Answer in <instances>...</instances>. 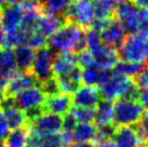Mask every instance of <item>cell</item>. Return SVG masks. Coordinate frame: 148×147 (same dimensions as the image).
Wrapping results in <instances>:
<instances>
[{"mask_svg":"<svg viewBox=\"0 0 148 147\" xmlns=\"http://www.w3.org/2000/svg\"><path fill=\"white\" fill-rule=\"evenodd\" d=\"M47 45L51 49L58 52H75L78 53L86 49V29L80 26L66 22L60 29L50 35Z\"/></svg>","mask_w":148,"mask_h":147,"instance_id":"6da1fadb","label":"cell"},{"mask_svg":"<svg viewBox=\"0 0 148 147\" xmlns=\"http://www.w3.org/2000/svg\"><path fill=\"white\" fill-rule=\"evenodd\" d=\"M147 37L140 33L127 36L117 49L119 58L127 62L147 63Z\"/></svg>","mask_w":148,"mask_h":147,"instance_id":"7a4b0ae2","label":"cell"},{"mask_svg":"<svg viewBox=\"0 0 148 147\" xmlns=\"http://www.w3.org/2000/svg\"><path fill=\"white\" fill-rule=\"evenodd\" d=\"M144 110V107L136 100L118 98L112 104V122L117 127L135 124Z\"/></svg>","mask_w":148,"mask_h":147,"instance_id":"3957f363","label":"cell"},{"mask_svg":"<svg viewBox=\"0 0 148 147\" xmlns=\"http://www.w3.org/2000/svg\"><path fill=\"white\" fill-rule=\"evenodd\" d=\"M66 22H70L83 29H89L94 23V10L92 0H74L64 13Z\"/></svg>","mask_w":148,"mask_h":147,"instance_id":"277c9868","label":"cell"},{"mask_svg":"<svg viewBox=\"0 0 148 147\" xmlns=\"http://www.w3.org/2000/svg\"><path fill=\"white\" fill-rule=\"evenodd\" d=\"M92 27L99 29L101 40L105 45L118 49L127 34L115 16L106 20H95Z\"/></svg>","mask_w":148,"mask_h":147,"instance_id":"5b68a950","label":"cell"},{"mask_svg":"<svg viewBox=\"0 0 148 147\" xmlns=\"http://www.w3.org/2000/svg\"><path fill=\"white\" fill-rule=\"evenodd\" d=\"M56 52L50 47L45 45L35 52L30 71L39 83L53 77V62Z\"/></svg>","mask_w":148,"mask_h":147,"instance_id":"8992f818","label":"cell"},{"mask_svg":"<svg viewBox=\"0 0 148 147\" xmlns=\"http://www.w3.org/2000/svg\"><path fill=\"white\" fill-rule=\"evenodd\" d=\"M30 131L37 133L40 136L48 134H54L62 131L63 118L62 116L52 113H42L28 123Z\"/></svg>","mask_w":148,"mask_h":147,"instance_id":"52a82bcc","label":"cell"},{"mask_svg":"<svg viewBox=\"0 0 148 147\" xmlns=\"http://www.w3.org/2000/svg\"><path fill=\"white\" fill-rule=\"evenodd\" d=\"M116 20L122 26L127 35L137 33L138 28V7L134 3H127L117 5L115 10Z\"/></svg>","mask_w":148,"mask_h":147,"instance_id":"ba28073f","label":"cell"},{"mask_svg":"<svg viewBox=\"0 0 148 147\" xmlns=\"http://www.w3.org/2000/svg\"><path fill=\"white\" fill-rule=\"evenodd\" d=\"M12 98L14 106H16L23 111H26L35 107L42 106L47 96L42 92L40 87L34 86L20 91Z\"/></svg>","mask_w":148,"mask_h":147,"instance_id":"9c48e42d","label":"cell"},{"mask_svg":"<svg viewBox=\"0 0 148 147\" xmlns=\"http://www.w3.org/2000/svg\"><path fill=\"white\" fill-rule=\"evenodd\" d=\"M39 84L40 83L38 82V80L32 74L30 70H26V71L17 70L16 73L9 79L2 95L14 96L20 91L25 90V89L34 86H39Z\"/></svg>","mask_w":148,"mask_h":147,"instance_id":"30bf717a","label":"cell"},{"mask_svg":"<svg viewBox=\"0 0 148 147\" xmlns=\"http://www.w3.org/2000/svg\"><path fill=\"white\" fill-rule=\"evenodd\" d=\"M101 100L102 98L99 94V88L93 86H86V84L79 87L71 96V102L77 107L95 108Z\"/></svg>","mask_w":148,"mask_h":147,"instance_id":"8fae6325","label":"cell"},{"mask_svg":"<svg viewBox=\"0 0 148 147\" xmlns=\"http://www.w3.org/2000/svg\"><path fill=\"white\" fill-rule=\"evenodd\" d=\"M82 68L83 69H81L82 82H84V84L86 86H93L97 88L106 81L112 71V69H107V68L102 67L96 62L83 66Z\"/></svg>","mask_w":148,"mask_h":147,"instance_id":"7c38bea8","label":"cell"},{"mask_svg":"<svg viewBox=\"0 0 148 147\" xmlns=\"http://www.w3.org/2000/svg\"><path fill=\"white\" fill-rule=\"evenodd\" d=\"M1 10V27L3 32H11L20 28L24 10L21 4H5Z\"/></svg>","mask_w":148,"mask_h":147,"instance_id":"4fadbf2b","label":"cell"},{"mask_svg":"<svg viewBox=\"0 0 148 147\" xmlns=\"http://www.w3.org/2000/svg\"><path fill=\"white\" fill-rule=\"evenodd\" d=\"M73 102H71V96L70 94L65 92H60V93L48 96L43 103V110L45 113H52L56 115H66L69 109L71 108Z\"/></svg>","mask_w":148,"mask_h":147,"instance_id":"5bb4252c","label":"cell"},{"mask_svg":"<svg viewBox=\"0 0 148 147\" xmlns=\"http://www.w3.org/2000/svg\"><path fill=\"white\" fill-rule=\"evenodd\" d=\"M79 67L78 56L75 52H58L53 62V76H62Z\"/></svg>","mask_w":148,"mask_h":147,"instance_id":"9a60e30c","label":"cell"},{"mask_svg":"<svg viewBox=\"0 0 148 147\" xmlns=\"http://www.w3.org/2000/svg\"><path fill=\"white\" fill-rule=\"evenodd\" d=\"M91 54L94 57V61L104 68L112 69L114 66L119 61L118 51L116 48L105 45L104 43L97 47L93 51H90Z\"/></svg>","mask_w":148,"mask_h":147,"instance_id":"2e32d148","label":"cell"},{"mask_svg":"<svg viewBox=\"0 0 148 147\" xmlns=\"http://www.w3.org/2000/svg\"><path fill=\"white\" fill-rule=\"evenodd\" d=\"M111 139L116 147H138L140 144L134 128L130 126L117 127Z\"/></svg>","mask_w":148,"mask_h":147,"instance_id":"e0dca14e","label":"cell"},{"mask_svg":"<svg viewBox=\"0 0 148 147\" xmlns=\"http://www.w3.org/2000/svg\"><path fill=\"white\" fill-rule=\"evenodd\" d=\"M66 23V20L64 15L60 14H53V13L45 12L42 13L39 21H38L37 28L41 32L45 37H49L55 33L58 29H60L63 25Z\"/></svg>","mask_w":148,"mask_h":147,"instance_id":"ac0fdd59","label":"cell"},{"mask_svg":"<svg viewBox=\"0 0 148 147\" xmlns=\"http://www.w3.org/2000/svg\"><path fill=\"white\" fill-rule=\"evenodd\" d=\"M75 142L78 143H94L97 139V127L93 122H77L73 130Z\"/></svg>","mask_w":148,"mask_h":147,"instance_id":"d6986e66","label":"cell"},{"mask_svg":"<svg viewBox=\"0 0 148 147\" xmlns=\"http://www.w3.org/2000/svg\"><path fill=\"white\" fill-rule=\"evenodd\" d=\"M55 79L58 80V83L62 92H65V93L68 94L74 93L82 82L80 66L75 68L74 70L69 71V73L65 74V75L58 76Z\"/></svg>","mask_w":148,"mask_h":147,"instance_id":"ffe728a7","label":"cell"},{"mask_svg":"<svg viewBox=\"0 0 148 147\" xmlns=\"http://www.w3.org/2000/svg\"><path fill=\"white\" fill-rule=\"evenodd\" d=\"M13 52L15 56L17 69L22 71L30 70L34 56H35V49L30 48L27 45H20L13 49Z\"/></svg>","mask_w":148,"mask_h":147,"instance_id":"44dd1931","label":"cell"},{"mask_svg":"<svg viewBox=\"0 0 148 147\" xmlns=\"http://www.w3.org/2000/svg\"><path fill=\"white\" fill-rule=\"evenodd\" d=\"M29 136L28 127L17 128L9 132L3 139L5 147H27Z\"/></svg>","mask_w":148,"mask_h":147,"instance_id":"7402d4cb","label":"cell"},{"mask_svg":"<svg viewBox=\"0 0 148 147\" xmlns=\"http://www.w3.org/2000/svg\"><path fill=\"white\" fill-rule=\"evenodd\" d=\"M2 110H3L4 116L7 118L8 124L11 130L28 126V120L26 118L25 113L20 108H17L16 106L12 105V106L2 108Z\"/></svg>","mask_w":148,"mask_h":147,"instance_id":"603a6c76","label":"cell"},{"mask_svg":"<svg viewBox=\"0 0 148 147\" xmlns=\"http://www.w3.org/2000/svg\"><path fill=\"white\" fill-rule=\"evenodd\" d=\"M93 121L96 127L112 122V102L106 101V100H101L99 104L95 106Z\"/></svg>","mask_w":148,"mask_h":147,"instance_id":"cb8c5ba5","label":"cell"},{"mask_svg":"<svg viewBox=\"0 0 148 147\" xmlns=\"http://www.w3.org/2000/svg\"><path fill=\"white\" fill-rule=\"evenodd\" d=\"M17 70L18 69L16 67L13 49L3 47V49L1 50V69H0V74L9 80Z\"/></svg>","mask_w":148,"mask_h":147,"instance_id":"d4e9b609","label":"cell"},{"mask_svg":"<svg viewBox=\"0 0 148 147\" xmlns=\"http://www.w3.org/2000/svg\"><path fill=\"white\" fill-rule=\"evenodd\" d=\"M146 63H140V62H127V61H118L117 64L114 66L112 70L118 74L124 75L127 77L135 78L144 68Z\"/></svg>","mask_w":148,"mask_h":147,"instance_id":"484cf974","label":"cell"},{"mask_svg":"<svg viewBox=\"0 0 148 147\" xmlns=\"http://www.w3.org/2000/svg\"><path fill=\"white\" fill-rule=\"evenodd\" d=\"M95 20H106L115 15L116 5L111 0H93Z\"/></svg>","mask_w":148,"mask_h":147,"instance_id":"4316f807","label":"cell"},{"mask_svg":"<svg viewBox=\"0 0 148 147\" xmlns=\"http://www.w3.org/2000/svg\"><path fill=\"white\" fill-rule=\"evenodd\" d=\"M74 0H41L42 9L45 12L64 15Z\"/></svg>","mask_w":148,"mask_h":147,"instance_id":"83f0119b","label":"cell"},{"mask_svg":"<svg viewBox=\"0 0 148 147\" xmlns=\"http://www.w3.org/2000/svg\"><path fill=\"white\" fill-rule=\"evenodd\" d=\"M136 135L140 139V144L148 143V109L144 110L140 119L134 126Z\"/></svg>","mask_w":148,"mask_h":147,"instance_id":"f1b7e54d","label":"cell"},{"mask_svg":"<svg viewBox=\"0 0 148 147\" xmlns=\"http://www.w3.org/2000/svg\"><path fill=\"white\" fill-rule=\"evenodd\" d=\"M69 113L75 117L77 122H92L94 119L95 108L90 107H71Z\"/></svg>","mask_w":148,"mask_h":147,"instance_id":"f546056e","label":"cell"},{"mask_svg":"<svg viewBox=\"0 0 148 147\" xmlns=\"http://www.w3.org/2000/svg\"><path fill=\"white\" fill-rule=\"evenodd\" d=\"M38 147H65L63 144L60 132L54 134H48L40 136Z\"/></svg>","mask_w":148,"mask_h":147,"instance_id":"4dcf8cb0","label":"cell"},{"mask_svg":"<svg viewBox=\"0 0 148 147\" xmlns=\"http://www.w3.org/2000/svg\"><path fill=\"white\" fill-rule=\"evenodd\" d=\"M40 89L42 90V92L45 93V95L48 98V96H52V95H55L61 92V89H60V86L58 83V80L54 77L50 78L48 80L41 82L40 84Z\"/></svg>","mask_w":148,"mask_h":147,"instance_id":"1f68e13d","label":"cell"},{"mask_svg":"<svg viewBox=\"0 0 148 147\" xmlns=\"http://www.w3.org/2000/svg\"><path fill=\"white\" fill-rule=\"evenodd\" d=\"M137 33L148 38V9L138 8V28Z\"/></svg>","mask_w":148,"mask_h":147,"instance_id":"d6a6232c","label":"cell"},{"mask_svg":"<svg viewBox=\"0 0 148 147\" xmlns=\"http://www.w3.org/2000/svg\"><path fill=\"white\" fill-rule=\"evenodd\" d=\"M134 80L140 89L148 91V63L145 64L144 68L134 78Z\"/></svg>","mask_w":148,"mask_h":147,"instance_id":"836d02e7","label":"cell"},{"mask_svg":"<svg viewBox=\"0 0 148 147\" xmlns=\"http://www.w3.org/2000/svg\"><path fill=\"white\" fill-rule=\"evenodd\" d=\"M77 56H78V63H79V66H86L89 65V64H92L94 61V57L93 55L91 54V52L89 50L86 49H83L81 50L80 52L77 53Z\"/></svg>","mask_w":148,"mask_h":147,"instance_id":"e575fe53","label":"cell"},{"mask_svg":"<svg viewBox=\"0 0 148 147\" xmlns=\"http://www.w3.org/2000/svg\"><path fill=\"white\" fill-rule=\"evenodd\" d=\"M65 117L63 118V131H68V132H73L74 128L77 124V120L75 119V117L70 114L69 111L66 115H64Z\"/></svg>","mask_w":148,"mask_h":147,"instance_id":"d590c367","label":"cell"},{"mask_svg":"<svg viewBox=\"0 0 148 147\" xmlns=\"http://www.w3.org/2000/svg\"><path fill=\"white\" fill-rule=\"evenodd\" d=\"M10 127L8 124V121H7V118L4 116V113L2 108H0V139L3 141L5 139V136L9 134L10 132Z\"/></svg>","mask_w":148,"mask_h":147,"instance_id":"8d00e7d4","label":"cell"},{"mask_svg":"<svg viewBox=\"0 0 148 147\" xmlns=\"http://www.w3.org/2000/svg\"><path fill=\"white\" fill-rule=\"evenodd\" d=\"M137 101L144 107V109H148V91L140 89V92L137 95Z\"/></svg>","mask_w":148,"mask_h":147,"instance_id":"74e56055","label":"cell"},{"mask_svg":"<svg viewBox=\"0 0 148 147\" xmlns=\"http://www.w3.org/2000/svg\"><path fill=\"white\" fill-rule=\"evenodd\" d=\"M96 147H116V145L112 142V139H106V141L99 142L96 144Z\"/></svg>","mask_w":148,"mask_h":147,"instance_id":"f35d334b","label":"cell"},{"mask_svg":"<svg viewBox=\"0 0 148 147\" xmlns=\"http://www.w3.org/2000/svg\"><path fill=\"white\" fill-rule=\"evenodd\" d=\"M8 81H9L8 79L0 74V94L3 93V91H4V89H5V87H7Z\"/></svg>","mask_w":148,"mask_h":147,"instance_id":"ab89813d","label":"cell"},{"mask_svg":"<svg viewBox=\"0 0 148 147\" xmlns=\"http://www.w3.org/2000/svg\"><path fill=\"white\" fill-rule=\"evenodd\" d=\"M133 2L138 8H147L148 9V0H133Z\"/></svg>","mask_w":148,"mask_h":147,"instance_id":"60d3db41","label":"cell"},{"mask_svg":"<svg viewBox=\"0 0 148 147\" xmlns=\"http://www.w3.org/2000/svg\"><path fill=\"white\" fill-rule=\"evenodd\" d=\"M69 147H96L94 143H73Z\"/></svg>","mask_w":148,"mask_h":147,"instance_id":"b9f144b4","label":"cell"},{"mask_svg":"<svg viewBox=\"0 0 148 147\" xmlns=\"http://www.w3.org/2000/svg\"><path fill=\"white\" fill-rule=\"evenodd\" d=\"M3 42H4V32L2 27L0 26V48L3 47Z\"/></svg>","mask_w":148,"mask_h":147,"instance_id":"7bdbcfd3","label":"cell"},{"mask_svg":"<svg viewBox=\"0 0 148 147\" xmlns=\"http://www.w3.org/2000/svg\"><path fill=\"white\" fill-rule=\"evenodd\" d=\"M111 2L115 4L116 7L117 5H120V4L127 3V2H130V0H111Z\"/></svg>","mask_w":148,"mask_h":147,"instance_id":"ee69618b","label":"cell"},{"mask_svg":"<svg viewBox=\"0 0 148 147\" xmlns=\"http://www.w3.org/2000/svg\"><path fill=\"white\" fill-rule=\"evenodd\" d=\"M23 0H7L5 4H21Z\"/></svg>","mask_w":148,"mask_h":147,"instance_id":"f6af8a7d","label":"cell"},{"mask_svg":"<svg viewBox=\"0 0 148 147\" xmlns=\"http://www.w3.org/2000/svg\"><path fill=\"white\" fill-rule=\"evenodd\" d=\"M5 3H7V0H0V8L5 5Z\"/></svg>","mask_w":148,"mask_h":147,"instance_id":"bcb514c9","label":"cell"},{"mask_svg":"<svg viewBox=\"0 0 148 147\" xmlns=\"http://www.w3.org/2000/svg\"><path fill=\"white\" fill-rule=\"evenodd\" d=\"M0 147H5L4 146V143H3V141H2V139H0Z\"/></svg>","mask_w":148,"mask_h":147,"instance_id":"7dc6e473","label":"cell"},{"mask_svg":"<svg viewBox=\"0 0 148 147\" xmlns=\"http://www.w3.org/2000/svg\"><path fill=\"white\" fill-rule=\"evenodd\" d=\"M138 147H148V145H146V144H140Z\"/></svg>","mask_w":148,"mask_h":147,"instance_id":"c3c4849f","label":"cell"},{"mask_svg":"<svg viewBox=\"0 0 148 147\" xmlns=\"http://www.w3.org/2000/svg\"><path fill=\"white\" fill-rule=\"evenodd\" d=\"M0 69H1V50H0Z\"/></svg>","mask_w":148,"mask_h":147,"instance_id":"681fc988","label":"cell"},{"mask_svg":"<svg viewBox=\"0 0 148 147\" xmlns=\"http://www.w3.org/2000/svg\"><path fill=\"white\" fill-rule=\"evenodd\" d=\"M1 14H2V12H1V9H0V24H1ZM1 26V25H0Z\"/></svg>","mask_w":148,"mask_h":147,"instance_id":"f907efd6","label":"cell"},{"mask_svg":"<svg viewBox=\"0 0 148 147\" xmlns=\"http://www.w3.org/2000/svg\"><path fill=\"white\" fill-rule=\"evenodd\" d=\"M147 63H148V42H147Z\"/></svg>","mask_w":148,"mask_h":147,"instance_id":"816d5d0a","label":"cell"}]
</instances>
